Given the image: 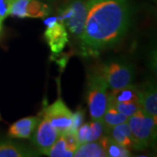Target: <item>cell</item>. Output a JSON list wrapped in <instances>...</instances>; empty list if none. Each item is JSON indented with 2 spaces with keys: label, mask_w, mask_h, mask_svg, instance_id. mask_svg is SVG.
Wrapping results in <instances>:
<instances>
[{
  "label": "cell",
  "mask_w": 157,
  "mask_h": 157,
  "mask_svg": "<svg viewBox=\"0 0 157 157\" xmlns=\"http://www.w3.org/2000/svg\"><path fill=\"white\" fill-rule=\"evenodd\" d=\"M86 16L81 39L91 53L113 47L128 33L132 17L129 0H86Z\"/></svg>",
  "instance_id": "6da1fadb"
},
{
  "label": "cell",
  "mask_w": 157,
  "mask_h": 157,
  "mask_svg": "<svg viewBox=\"0 0 157 157\" xmlns=\"http://www.w3.org/2000/svg\"><path fill=\"white\" fill-rule=\"evenodd\" d=\"M133 148L144 150L152 145L156 139V119L139 109L135 114L128 119Z\"/></svg>",
  "instance_id": "7a4b0ae2"
},
{
  "label": "cell",
  "mask_w": 157,
  "mask_h": 157,
  "mask_svg": "<svg viewBox=\"0 0 157 157\" xmlns=\"http://www.w3.org/2000/svg\"><path fill=\"white\" fill-rule=\"evenodd\" d=\"M86 0H65L59 8L58 18L81 42L86 16Z\"/></svg>",
  "instance_id": "3957f363"
},
{
  "label": "cell",
  "mask_w": 157,
  "mask_h": 157,
  "mask_svg": "<svg viewBox=\"0 0 157 157\" xmlns=\"http://www.w3.org/2000/svg\"><path fill=\"white\" fill-rule=\"evenodd\" d=\"M108 85L99 73H92L87 82L86 101L93 121L102 120L107 106Z\"/></svg>",
  "instance_id": "277c9868"
},
{
  "label": "cell",
  "mask_w": 157,
  "mask_h": 157,
  "mask_svg": "<svg viewBox=\"0 0 157 157\" xmlns=\"http://www.w3.org/2000/svg\"><path fill=\"white\" fill-rule=\"evenodd\" d=\"M98 73L104 78L111 90L120 89L132 84L135 78L133 67L122 61L107 62L102 65Z\"/></svg>",
  "instance_id": "5b68a950"
},
{
  "label": "cell",
  "mask_w": 157,
  "mask_h": 157,
  "mask_svg": "<svg viewBox=\"0 0 157 157\" xmlns=\"http://www.w3.org/2000/svg\"><path fill=\"white\" fill-rule=\"evenodd\" d=\"M107 101L128 118L140 109V90L137 86L128 85L122 88L112 90Z\"/></svg>",
  "instance_id": "8992f818"
},
{
  "label": "cell",
  "mask_w": 157,
  "mask_h": 157,
  "mask_svg": "<svg viewBox=\"0 0 157 157\" xmlns=\"http://www.w3.org/2000/svg\"><path fill=\"white\" fill-rule=\"evenodd\" d=\"M43 118L47 120L58 130L59 135L66 134L71 130L73 112L60 98L45 107L43 111Z\"/></svg>",
  "instance_id": "52a82bcc"
},
{
  "label": "cell",
  "mask_w": 157,
  "mask_h": 157,
  "mask_svg": "<svg viewBox=\"0 0 157 157\" xmlns=\"http://www.w3.org/2000/svg\"><path fill=\"white\" fill-rule=\"evenodd\" d=\"M46 30L45 39L53 53L60 52L69 42L68 33L64 24L58 18L52 17L45 20Z\"/></svg>",
  "instance_id": "ba28073f"
},
{
  "label": "cell",
  "mask_w": 157,
  "mask_h": 157,
  "mask_svg": "<svg viewBox=\"0 0 157 157\" xmlns=\"http://www.w3.org/2000/svg\"><path fill=\"white\" fill-rule=\"evenodd\" d=\"M59 133L52 124L43 118L40 119L39 124L33 134V142L39 153L45 155L46 152L59 136Z\"/></svg>",
  "instance_id": "9c48e42d"
},
{
  "label": "cell",
  "mask_w": 157,
  "mask_h": 157,
  "mask_svg": "<svg viewBox=\"0 0 157 157\" xmlns=\"http://www.w3.org/2000/svg\"><path fill=\"white\" fill-rule=\"evenodd\" d=\"M78 146L75 133L67 132L59 136L45 155L50 157H72Z\"/></svg>",
  "instance_id": "30bf717a"
},
{
  "label": "cell",
  "mask_w": 157,
  "mask_h": 157,
  "mask_svg": "<svg viewBox=\"0 0 157 157\" xmlns=\"http://www.w3.org/2000/svg\"><path fill=\"white\" fill-rule=\"evenodd\" d=\"M106 133V128L102 120H92L91 122L82 124L75 132V135L79 145L84 142L100 140Z\"/></svg>",
  "instance_id": "8fae6325"
},
{
  "label": "cell",
  "mask_w": 157,
  "mask_h": 157,
  "mask_svg": "<svg viewBox=\"0 0 157 157\" xmlns=\"http://www.w3.org/2000/svg\"><path fill=\"white\" fill-rule=\"evenodd\" d=\"M40 118L28 116L18 120L12 123L8 129V135L12 139L31 138L39 124Z\"/></svg>",
  "instance_id": "7c38bea8"
},
{
  "label": "cell",
  "mask_w": 157,
  "mask_h": 157,
  "mask_svg": "<svg viewBox=\"0 0 157 157\" xmlns=\"http://www.w3.org/2000/svg\"><path fill=\"white\" fill-rule=\"evenodd\" d=\"M140 90V109L154 119L157 117V92L153 83H147Z\"/></svg>",
  "instance_id": "4fadbf2b"
},
{
  "label": "cell",
  "mask_w": 157,
  "mask_h": 157,
  "mask_svg": "<svg viewBox=\"0 0 157 157\" xmlns=\"http://www.w3.org/2000/svg\"><path fill=\"white\" fill-rule=\"evenodd\" d=\"M38 155L25 145L11 140H0V157H32Z\"/></svg>",
  "instance_id": "5bb4252c"
},
{
  "label": "cell",
  "mask_w": 157,
  "mask_h": 157,
  "mask_svg": "<svg viewBox=\"0 0 157 157\" xmlns=\"http://www.w3.org/2000/svg\"><path fill=\"white\" fill-rule=\"evenodd\" d=\"M111 139L128 148H133V141L128 122L119 124L108 129L106 133Z\"/></svg>",
  "instance_id": "9a60e30c"
},
{
  "label": "cell",
  "mask_w": 157,
  "mask_h": 157,
  "mask_svg": "<svg viewBox=\"0 0 157 157\" xmlns=\"http://www.w3.org/2000/svg\"><path fill=\"white\" fill-rule=\"evenodd\" d=\"M73 156L75 157H107L105 149L101 140L88 141L79 144L75 149Z\"/></svg>",
  "instance_id": "2e32d148"
},
{
  "label": "cell",
  "mask_w": 157,
  "mask_h": 157,
  "mask_svg": "<svg viewBox=\"0 0 157 157\" xmlns=\"http://www.w3.org/2000/svg\"><path fill=\"white\" fill-rule=\"evenodd\" d=\"M100 140L107 154V157H129L132 155L129 148L114 141L107 135H103Z\"/></svg>",
  "instance_id": "e0dca14e"
},
{
  "label": "cell",
  "mask_w": 157,
  "mask_h": 157,
  "mask_svg": "<svg viewBox=\"0 0 157 157\" xmlns=\"http://www.w3.org/2000/svg\"><path fill=\"white\" fill-rule=\"evenodd\" d=\"M128 119V118L127 117L124 113L117 110L112 103H110L107 101V109L102 117V121L106 128V131L114 126H117L119 124L127 122Z\"/></svg>",
  "instance_id": "ac0fdd59"
},
{
  "label": "cell",
  "mask_w": 157,
  "mask_h": 157,
  "mask_svg": "<svg viewBox=\"0 0 157 157\" xmlns=\"http://www.w3.org/2000/svg\"><path fill=\"white\" fill-rule=\"evenodd\" d=\"M50 7L40 0H29L26 6V17L42 18L48 16Z\"/></svg>",
  "instance_id": "d6986e66"
},
{
  "label": "cell",
  "mask_w": 157,
  "mask_h": 157,
  "mask_svg": "<svg viewBox=\"0 0 157 157\" xmlns=\"http://www.w3.org/2000/svg\"><path fill=\"white\" fill-rule=\"evenodd\" d=\"M29 0H13L10 8L9 15L20 18L26 17V6Z\"/></svg>",
  "instance_id": "ffe728a7"
},
{
  "label": "cell",
  "mask_w": 157,
  "mask_h": 157,
  "mask_svg": "<svg viewBox=\"0 0 157 157\" xmlns=\"http://www.w3.org/2000/svg\"><path fill=\"white\" fill-rule=\"evenodd\" d=\"M83 121H84V113L82 111H77L73 113V122H72L70 132L75 133L77 129L83 124Z\"/></svg>",
  "instance_id": "44dd1931"
},
{
  "label": "cell",
  "mask_w": 157,
  "mask_h": 157,
  "mask_svg": "<svg viewBox=\"0 0 157 157\" xmlns=\"http://www.w3.org/2000/svg\"><path fill=\"white\" fill-rule=\"evenodd\" d=\"M13 0H0V18L5 19L9 16V11Z\"/></svg>",
  "instance_id": "7402d4cb"
},
{
  "label": "cell",
  "mask_w": 157,
  "mask_h": 157,
  "mask_svg": "<svg viewBox=\"0 0 157 157\" xmlns=\"http://www.w3.org/2000/svg\"><path fill=\"white\" fill-rule=\"evenodd\" d=\"M3 21H4V19L0 18V33L2 31V27H3Z\"/></svg>",
  "instance_id": "603a6c76"
},
{
  "label": "cell",
  "mask_w": 157,
  "mask_h": 157,
  "mask_svg": "<svg viewBox=\"0 0 157 157\" xmlns=\"http://www.w3.org/2000/svg\"><path fill=\"white\" fill-rule=\"evenodd\" d=\"M0 121H1V114H0Z\"/></svg>",
  "instance_id": "cb8c5ba5"
}]
</instances>
